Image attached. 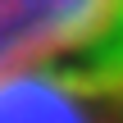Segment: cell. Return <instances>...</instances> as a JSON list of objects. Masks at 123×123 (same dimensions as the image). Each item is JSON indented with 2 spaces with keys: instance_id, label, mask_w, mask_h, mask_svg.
<instances>
[{
  "instance_id": "obj_1",
  "label": "cell",
  "mask_w": 123,
  "mask_h": 123,
  "mask_svg": "<svg viewBox=\"0 0 123 123\" xmlns=\"http://www.w3.org/2000/svg\"><path fill=\"white\" fill-rule=\"evenodd\" d=\"M0 123H123V50H87L0 87Z\"/></svg>"
},
{
  "instance_id": "obj_2",
  "label": "cell",
  "mask_w": 123,
  "mask_h": 123,
  "mask_svg": "<svg viewBox=\"0 0 123 123\" xmlns=\"http://www.w3.org/2000/svg\"><path fill=\"white\" fill-rule=\"evenodd\" d=\"M123 23L119 5H0V87L73 55L110 46Z\"/></svg>"
}]
</instances>
